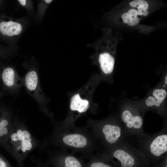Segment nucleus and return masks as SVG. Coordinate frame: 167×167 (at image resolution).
Segmentation results:
<instances>
[{"label":"nucleus","instance_id":"nucleus-20","mask_svg":"<svg viewBox=\"0 0 167 167\" xmlns=\"http://www.w3.org/2000/svg\"><path fill=\"white\" fill-rule=\"evenodd\" d=\"M6 162L2 159L0 158V167H6Z\"/></svg>","mask_w":167,"mask_h":167},{"label":"nucleus","instance_id":"nucleus-12","mask_svg":"<svg viewBox=\"0 0 167 167\" xmlns=\"http://www.w3.org/2000/svg\"><path fill=\"white\" fill-rule=\"evenodd\" d=\"M14 72L12 68H7L4 70L2 75V78L6 86H11L13 84L14 82Z\"/></svg>","mask_w":167,"mask_h":167},{"label":"nucleus","instance_id":"nucleus-2","mask_svg":"<svg viewBox=\"0 0 167 167\" xmlns=\"http://www.w3.org/2000/svg\"><path fill=\"white\" fill-rule=\"evenodd\" d=\"M90 130L102 152L107 151L125 143L127 134L120 120L109 118L100 121H88L86 126Z\"/></svg>","mask_w":167,"mask_h":167},{"label":"nucleus","instance_id":"nucleus-1","mask_svg":"<svg viewBox=\"0 0 167 167\" xmlns=\"http://www.w3.org/2000/svg\"><path fill=\"white\" fill-rule=\"evenodd\" d=\"M54 143L62 148L70 149L71 153L79 152L85 156H92L100 146L90 130L86 126H75L70 130L57 128Z\"/></svg>","mask_w":167,"mask_h":167},{"label":"nucleus","instance_id":"nucleus-8","mask_svg":"<svg viewBox=\"0 0 167 167\" xmlns=\"http://www.w3.org/2000/svg\"><path fill=\"white\" fill-rule=\"evenodd\" d=\"M57 153L58 157L63 162V167H83L79 159L73 154L68 153L66 149L62 148Z\"/></svg>","mask_w":167,"mask_h":167},{"label":"nucleus","instance_id":"nucleus-16","mask_svg":"<svg viewBox=\"0 0 167 167\" xmlns=\"http://www.w3.org/2000/svg\"><path fill=\"white\" fill-rule=\"evenodd\" d=\"M31 135L26 130H24L21 137L19 138V140L21 142L28 140L30 138Z\"/></svg>","mask_w":167,"mask_h":167},{"label":"nucleus","instance_id":"nucleus-17","mask_svg":"<svg viewBox=\"0 0 167 167\" xmlns=\"http://www.w3.org/2000/svg\"><path fill=\"white\" fill-rule=\"evenodd\" d=\"M8 130L6 126H0V136H2L3 135L7 133Z\"/></svg>","mask_w":167,"mask_h":167},{"label":"nucleus","instance_id":"nucleus-10","mask_svg":"<svg viewBox=\"0 0 167 167\" xmlns=\"http://www.w3.org/2000/svg\"><path fill=\"white\" fill-rule=\"evenodd\" d=\"M137 11L135 9H131L126 13L122 15V18L123 22L128 25L134 26L138 24L139 22L138 17Z\"/></svg>","mask_w":167,"mask_h":167},{"label":"nucleus","instance_id":"nucleus-14","mask_svg":"<svg viewBox=\"0 0 167 167\" xmlns=\"http://www.w3.org/2000/svg\"><path fill=\"white\" fill-rule=\"evenodd\" d=\"M129 4L132 7L136 8L143 11H147L148 8V4L143 0H135L129 2Z\"/></svg>","mask_w":167,"mask_h":167},{"label":"nucleus","instance_id":"nucleus-26","mask_svg":"<svg viewBox=\"0 0 167 167\" xmlns=\"http://www.w3.org/2000/svg\"><path fill=\"white\" fill-rule=\"evenodd\" d=\"M44 1L46 3H49L53 1L52 0H45Z\"/></svg>","mask_w":167,"mask_h":167},{"label":"nucleus","instance_id":"nucleus-5","mask_svg":"<svg viewBox=\"0 0 167 167\" xmlns=\"http://www.w3.org/2000/svg\"><path fill=\"white\" fill-rule=\"evenodd\" d=\"M120 120L127 136L138 138L145 133L143 131L145 111L137 102L125 103L120 107Z\"/></svg>","mask_w":167,"mask_h":167},{"label":"nucleus","instance_id":"nucleus-9","mask_svg":"<svg viewBox=\"0 0 167 167\" xmlns=\"http://www.w3.org/2000/svg\"><path fill=\"white\" fill-rule=\"evenodd\" d=\"M22 29L20 24L12 21H3L0 24V31L4 35L10 36L17 35L21 32Z\"/></svg>","mask_w":167,"mask_h":167},{"label":"nucleus","instance_id":"nucleus-7","mask_svg":"<svg viewBox=\"0 0 167 167\" xmlns=\"http://www.w3.org/2000/svg\"><path fill=\"white\" fill-rule=\"evenodd\" d=\"M115 57V51H104L99 54L98 61L101 70L105 76H111L114 68Z\"/></svg>","mask_w":167,"mask_h":167},{"label":"nucleus","instance_id":"nucleus-11","mask_svg":"<svg viewBox=\"0 0 167 167\" xmlns=\"http://www.w3.org/2000/svg\"><path fill=\"white\" fill-rule=\"evenodd\" d=\"M38 81L37 74L34 71L29 72L26 75L25 78V84L30 90H35Z\"/></svg>","mask_w":167,"mask_h":167},{"label":"nucleus","instance_id":"nucleus-4","mask_svg":"<svg viewBox=\"0 0 167 167\" xmlns=\"http://www.w3.org/2000/svg\"><path fill=\"white\" fill-rule=\"evenodd\" d=\"M100 153L106 159L116 160L120 167H146L148 164L138 148L131 145L127 141Z\"/></svg>","mask_w":167,"mask_h":167},{"label":"nucleus","instance_id":"nucleus-24","mask_svg":"<svg viewBox=\"0 0 167 167\" xmlns=\"http://www.w3.org/2000/svg\"><path fill=\"white\" fill-rule=\"evenodd\" d=\"M167 75H165L164 80V84H164L166 86L167 85Z\"/></svg>","mask_w":167,"mask_h":167},{"label":"nucleus","instance_id":"nucleus-6","mask_svg":"<svg viewBox=\"0 0 167 167\" xmlns=\"http://www.w3.org/2000/svg\"><path fill=\"white\" fill-rule=\"evenodd\" d=\"M165 84L154 88L143 101L138 103L146 112L150 110L159 114L167 123L166 101L167 91Z\"/></svg>","mask_w":167,"mask_h":167},{"label":"nucleus","instance_id":"nucleus-25","mask_svg":"<svg viewBox=\"0 0 167 167\" xmlns=\"http://www.w3.org/2000/svg\"><path fill=\"white\" fill-rule=\"evenodd\" d=\"M148 14V11H143V15L144 16H146Z\"/></svg>","mask_w":167,"mask_h":167},{"label":"nucleus","instance_id":"nucleus-3","mask_svg":"<svg viewBox=\"0 0 167 167\" xmlns=\"http://www.w3.org/2000/svg\"><path fill=\"white\" fill-rule=\"evenodd\" d=\"M138 138V148L148 164L156 163L167 155V123L158 132L152 134L144 133Z\"/></svg>","mask_w":167,"mask_h":167},{"label":"nucleus","instance_id":"nucleus-22","mask_svg":"<svg viewBox=\"0 0 167 167\" xmlns=\"http://www.w3.org/2000/svg\"><path fill=\"white\" fill-rule=\"evenodd\" d=\"M22 130L19 129L18 130L17 132V134L18 136L19 137V138L21 137L22 133Z\"/></svg>","mask_w":167,"mask_h":167},{"label":"nucleus","instance_id":"nucleus-18","mask_svg":"<svg viewBox=\"0 0 167 167\" xmlns=\"http://www.w3.org/2000/svg\"><path fill=\"white\" fill-rule=\"evenodd\" d=\"M11 137V140L13 141H16L19 140V137L16 133H13L12 134Z\"/></svg>","mask_w":167,"mask_h":167},{"label":"nucleus","instance_id":"nucleus-13","mask_svg":"<svg viewBox=\"0 0 167 167\" xmlns=\"http://www.w3.org/2000/svg\"><path fill=\"white\" fill-rule=\"evenodd\" d=\"M96 156H93L95 160L90 165V167H112L111 165L104 162V159L100 152L97 153Z\"/></svg>","mask_w":167,"mask_h":167},{"label":"nucleus","instance_id":"nucleus-23","mask_svg":"<svg viewBox=\"0 0 167 167\" xmlns=\"http://www.w3.org/2000/svg\"><path fill=\"white\" fill-rule=\"evenodd\" d=\"M137 11V12L138 13V15H143V11H142L141 10H138Z\"/></svg>","mask_w":167,"mask_h":167},{"label":"nucleus","instance_id":"nucleus-19","mask_svg":"<svg viewBox=\"0 0 167 167\" xmlns=\"http://www.w3.org/2000/svg\"><path fill=\"white\" fill-rule=\"evenodd\" d=\"M8 124V122L6 120H3L0 123V126H7Z\"/></svg>","mask_w":167,"mask_h":167},{"label":"nucleus","instance_id":"nucleus-21","mask_svg":"<svg viewBox=\"0 0 167 167\" xmlns=\"http://www.w3.org/2000/svg\"><path fill=\"white\" fill-rule=\"evenodd\" d=\"M18 1L22 6H24L25 5L26 2V0H19Z\"/></svg>","mask_w":167,"mask_h":167},{"label":"nucleus","instance_id":"nucleus-15","mask_svg":"<svg viewBox=\"0 0 167 167\" xmlns=\"http://www.w3.org/2000/svg\"><path fill=\"white\" fill-rule=\"evenodd\" d=\"M31 141V139L30 138L28 140L21 142V149L23 152L30 150L32 148V144Z\"/></svg>","mask_w":167,"mask_h":167}]
</instances>
